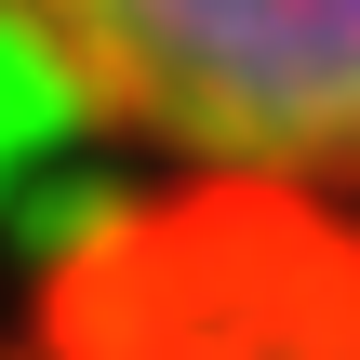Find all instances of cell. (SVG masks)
Returning a JSON list of instances; mask_svg holds the SVG:
<instances>
[{"label":"cell","mask_w":360,"mask_h":360,"mask_svg":"<svg viewBox=\"0 0 360 360\" xmlns=\"http://www.w3.org/2000/svg\"><path fill=\"white\" fill-rule=\"evenodd\" d=\"M0 67L120 174L360 200V0H0Z\"/></svg>","instance_id":"2"},{"label":"cell","mask_w":360,"mask_h":360,"mask_svg":"<svg viewBox=\"0 0 360 360\" xmlns=\"http://www.w3.org/2000/svg\"><path fill=\"white\" fill-rule=\"evenodd\" d=\"M0 360H360V200L120 174L0 281Z\"/></svg>","instance_id":"1"}]
</instances>
